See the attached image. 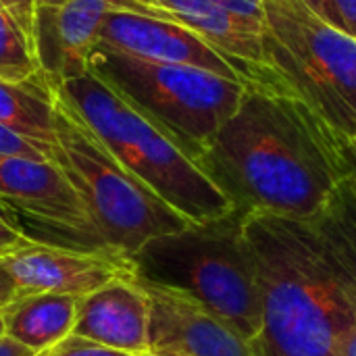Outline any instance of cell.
Returning <instances> with one entry per match:
<instances>
[{
	"instance_id": "cell-1",
	"label": "cell",
	"mask_w": 356,
	"mask_h": 356,
	"mask_svg": "<svg viewBox=\"0 0 356 356\" xmlns=\"http://www.w3.org/2000/svg\"><path fill=\"white\" fill-rule=\"evenodd\" d=\"M261 296L250 356H338L356 317V173L311 217L244 215Z\"/></svg>"
},
{
	"instance_id": "cell-2",
	"label": "cell",
	"mask_w": 356,
	"mask_h": 356,
	"mask_svg": "<svg viewBox=\"0 0 356 356\" xmlns=\"http://www.w3.org/2000/svg\"><path fill=\"white\" fill-rule=\"evenodd\" d=\"M198 167L242 213L311 217L353 175L350 142L336 134L265 63Z\"/></svg>"
},
{
	"instance_id": "cell-3",
	"label": "cell",
	"mask_w": 356,
	"mask_h": 356,
	"mask_svg": "<svg viewBox=\"0 0 356 356\" xmlns=\"http://www.w3.org/2000/svg\"><path fill=\"white\" fill-rule=\"evenodd\" d=\"M46 81L77 111L104 148L192 223L236 211L234 202L156 123L90 71Z\"/></svg>"
},
{
	"instance_id": "cell-4",
	"label": "cell",
	"mask_w": 356,
	"mask_h": 356,
	"mask_svg": "<svg viewBox=\"0 0 356 356\" xmlns=\"http://www.w3.org/2000/svg\"><path fill=\"white\" fill-rule=\"evenodd\" d=\"M244 215L236 209L227 217L156 238L134 263L138 277L190 294L248 344L261 330V296Z\"/></svg>"
},
{
	"instance_id": "cell-5",
	"label": "cell",
	"mask_w": 356,
	"mask_h": 356,
	"mask_svg": "<svg viewBox=\"0 0 356 356\" xmlns=\"http://www.w3.org/2000/svg\"><path fill=\"white\" fill-rule=\"evenodd\" d=\"M86 71L156 123L192 161L240 108L246 86L188 65H163L96 42Z\"/></svg>"
},
{
	"instance_id": "cell-6",
	"label": "cell",
	"mask_w": 356,
	"mask_h": 356,
	"mask_svg": "<svg viewBox=\"0 0 356 356\" xmlns=\"http://www.w3.org/2000/svg\"><path fill=\"white\" fill-rule=\"evenodd\" d=\"M50 90L56 108V165L81 196L106 248L134 259L148 242L192 225L190 219L131 175L77 111L52 86Z\"/></svg>"
},
{
	"instance_id": "cell-7",
	"label": "cell",
	"mask_w": 356,
	"mask_h": 356,
	"mask_svg": "<svg viewBox=\"0 0 356 356\" xmlns=\"http://www.w3.org/2000/svg\"><path fill=\"white\" fill-rule=\"evenodd\" d=\"M263 63L344 140L356 138V40L302 0H263Z\"/></svg>"
},
{
	"instance_id": "cell-8",
	"label": "cell",
	"mask_w": 356,
	"mask_h": 356,
	"mask_svg": "<svg viewBox=\"0 0 356 356\" xmlns=\"http://www.w3.org/2000/svg\"><path fill=\"white\" fill-rule=\"evenodd\" d=\"M19 292H50L83 298L119 277H138L134 259L108 248H67L29 242L0 259Z\"/></svg>"
},
{
	"instance_id": "cell-9",
	"label": "cell",
	"mask_w": 356,
	"mask_h": 356,
	"mask_svg": "<svg viewBox=\"0 0 356 356\" xmlns=\"http://www.w3.org/2000/svg\"><path fill=\"white\" fill-rule=\"evenodd\" d=\"M98 40L146 60L204 69L215 75L242 81L244 86L252 77L254 63L221 54L196 31L167 19L134 13H108L98 27Z\"/></svg>"
},
{
	"instance_id": "cell-10",
	"label": "cell",
	"mask_w": 356,
	"mask_h": 356,
	"mask_svg": "<svg viewBox=\"0 0 356 356\" xmlns=\"http://www.w3.org/2000/svg\"><path fill=\"white\" fill-rule=\"evenodd\" d=\"M0 209L19 211L44 225L90 238L94 246L106 248L81 196L52 161L0 154Z\"/></svg>"
},
{
	"instance_id": "cell-11",
	"label": "cell",
	"mask_w": 356,
	"mask_h": 356,
	"mask_svg": "<svg viewBox=\"0 0 356 356\" xmlns=\"http://www.w3.org/2000/svg\"><path fill=\"white\" fill-rule=\"evenodd\" d=\"M150 302L148 353L156 356H250L248 344L190 294L138 277Z\"/></svg>"
},
{
	"instance_id": "cell-12",
	"label": "cell",
	"mask_w": 356,
	"mask_h": 356,
	"mask_svg": "<svg viewBox=\"0 0 356 356\" xmlns=\"http://www.w3.org/2000/svg\"><path fill=\"white\" fill-rule=\"evenodd\" d=\"M108 13H134L173 21L171 13L144 0H71L60 8L38 10V50L44 75L69 77L86 71L90 48Z\"/></svg>"
},
{
	"instance_id": "cell-13",
	"label": "cell",
	"mask_w": 356,
	"mask_h": 356,
	"mask_svg": "<svg viewBox=\"0 0 356 356\" xmlns=\"http://www.w3.org/2000/svg\"><path fill=\"white\" fill-rule=\"evenodd\" d=\"M150 302L138 277H119L77 300L73 334L131 356L148 353Z\"/></svg>"
},
{
	"instance_id": "cell-14",
	"label": "cell",
	"mask_w": 356,
	"mask_h": 356,
	"mask_svg": "<svg viewBox=\"0 0 356 356\" xmlns=\"http://www.w3.org/2000/svg\"><path fill=\"white\" fill-rule=\"evenodd\" d=\"M77 300L50 292H19L0 311L4 336L42 355L73 334Z\"/></svg>"
},
{
	"instance_id": "cell-15",
	"label": "cell",
	"mask_w": 356,
	"mask_h": 356,
	"mask_svg": "<svg viewBox=\"0 0 356 356\" xmlns=\"http://www.w3.org/2000/svg\"><path fill=\"white\" fill-rule=\"evenodd\" d=\"M171 13L173 21L196 31L221 54L263 63V40L238 23L219 0H144Z\"/></svg>"
},
{
	"instance_id": "cell-16",
	"label": "cell",
	"mask_w": 356,
	"mask_h": 356,
	"mask_svg": "<svg viewBox=\"0 0 356 356\" xmlns=\"http://www.w3.org/2000/svg\"><path fill=\"white\" fill-rule=\"evenodd\" d=\"M0 123L31 142L56 148V108L46 75L31 83L0 79Z\"/></svg>"
},
{
	"instance_id": "cell-17",
	"label": "cell",
	"mask_w": 356,
	"mask_h": 356,
	"mask_svg": "<svg viewBox=\"0 0 356 356\" xmlns=\"http://www.w3.org/2000/svg\"><path fill=\"white\" fill-rule=\"evenodd\" d=\"M0 79L31 83L44 79L40 52L29 42L21 25L0 4Z\"/></svg>"
},
{
	"instance_id": "cell-18",
	"label": "cell",
	"mask_w": 356,
	"mask_h": 356,
	"mask_svg": "<svg viewBox=\"0 0 356 356\" xmlns=\"http://www.w3.org/2000/svg\"><path fill=\"white\" fill-rule=\"evenodd\" d=\"M58 148V146H56ZM56 148L31 142L6 125L0 123V154H10V156H27V159H38V161H52L56 163Z\"/></svg>"
},
{
	"instance_id": "cell-19",
	"label": "cell",
	"mask_w": 356,
	"mask_h": 356,
	"mask_svg": "<svg viewBox=\"0 0 356 356\" xmlns=\"http://www.w3.org/2000/svg\"><path fill=\"white\" fill-rule=\"evenodd\" d=\"M40 356H131L121 350L106 348L102 344H96L92 340H86L81 336L69 334L65 340L56 342L48 350H44Z\"/></svg>"
},
{
	"instance_id": "cell-20",
	"label": "cell",
	"mask_w": 356,
	"mask_h": 356,
	"mask_svg": "<svg viewBox=\"0 0 356 356\" xmlns=\"http://www.w3.org/2000/svg\"><path fill=\"white\" fill-rule=\"evenodd\" d=\"M221 6L252 33L263 35L265 31V2L263 0H219Z\"/></svg>"
},
{
	"instance_id": "cell-21",
	"label": "cell",
	"mask_w": 356,
	"mask_h": 356,
	"mask_svg": "<svg viewBox=\"0 0 356 356\" xmlns=\"http://www.w3.org/2000/svg\"><path fill=\"white\" fill-rule=\"evenodd\" d=\"M0 4L21 25V29L25 31L29 42L38 50V4H35V0H0Z\"/></svg>"
},
{
	"instance_id": "cell-22",
	"label": "cell",
	"mask_w": 356,
	"mask_h": 356,
	"mask_svg": "<svg viewBox=\"0 0 356 356\" xmlns=\"http://www.w3.org/2000/svg\"><path fill=\"white\" fill-rule=\"evenodd\" d=\"M29 242H33V238L23 234L15 223H10L4 215V209H0V259L21 250Z\"/></svg>"
},
{
	"instance_id": "cell-23",
	"label": "cell",
	"mask_w": 356,
	"mask_h": 356,
	"mask_svg": "<svg viewBox=\"0 0 356 356\" xmlns=\"http://www.w3.org/2000/svg\"><path fill=\"white\" fill-rule=\"evenodd\" d=\"M319 19H323L327 25H332V27H336V29H340V31H344L346 33V29H344V21H342V17H340V8H338V2L336 0H302Z\"/></svg>"
},
{
	"instance_id": "cell-24",
	"label": "cell",
	"mask_w": 356,
	"mask_h": 356,
	"mask_svg": "<svg viewBox=\"0 0 356 356\" xmlns=\"http://www.w3.org/2000/svg\"><path fill=\"white\" fill-rule=\"evenodd\" d=\"M336 2H338L346 33L356 40V0H336Z\"/></svg>"
},
{
	"instance_id": "cell-25",
	"label": "cell",
	"mask_w": 356,
	"mask_h": 356,
	"mask_svg": "<svg viewBox=\"0 0 356 356\" xmlns=\"http://www.w3.org/2000/svg\"><path fill=\"white\" fill-rule=\"evenodd\" d=\"M17 294H19V290H17L15 282L10 280V275H8V273L4 271V267L0 265V311H2V307H6Z\"/></svg>"
},
{
	"instance_id": "cell-26",
	"label": "cell",
	"mask_w": 356,
	"mask_h": 356,
	"mask_svg": "<svg viewBox=\"0 0 356 356\" xmlns=\"http://www.w3.org/2000/svg\"><path fill=\"white\" fill-rule=\"evenodd\" d=\"M0 356H40L38 353H33L31 348L10 340L8 336L0 338Z\"/></svg>"
},
{
	"instance_id": "cell-27",
	"label": "cell",
	"mask_w": 356,
	"mask_h": 356,
	"mask_svg": "<svg viewBox=\"0 0 356 356\" xmlns=\"http://www.w3.org/2000/svg\"><path fill=\"white\" fill-rule=\"evenodd\" d=\"M338 356H356V317L350 325V330L344 334L340 348H338Z\"/></svg>"
},
{
	"instance_id": "cell-28",
	"label": "cell",
	"mask_w": 356,
	"mask_h": 356,
	"mask_svg": "<svg viewBox=\"0 0 356 356\" xmlns=\"http://www.w3.org/2000/svg\"><path fill=\"white\" fill-rule=\"evenodd\" d=\"M71 0H35V4H38V10L40 8H60V6H65V4H69Z\"/></svg>"
},
{
	"instance_id": "cell-29",
	"label": "cell",
	"mask_w": 356,
	"mask_h": 356,
	"mask_svg": "<svg viewBox=\"0 0 356 356\" xmlns=\"http://www.w3.org/2000/svg\"><path fill=\"white\" fill-rule=\"evenodd\" d=\"M350 156H353V167H355L356 173V138L355 140H350Z\"/></svg>"
},
{
	"instance_id": "cell-30",
	"label": "cell",
	"mask_w": 356,
	"mask_h": 356,
	"mask_svg": "<svg viewBox=\"0 0 356 356\" xmlns=\"http://www.w3.org/2000/svg\"><path fill=\"white\" fill-rule=\"evenodd\" d=\"M4 336V323H2V315H0V338Z\"/></svg>"
},
{
	"instance_id": "cell-31",
	"label": "cell",
	"mask_w": 356,
	"mask_h": 356,
	"mask_svg": "<svg viewBox=\"0 0 356 356\" xmlns=\"http://www.w3.org/2000/svg\"><path fill=\"white\" fill-rule=\"evenodd\" d=\"M140 356H156V355H152V353H144V355H140Z\"/></svg>"
}]
</instances>
